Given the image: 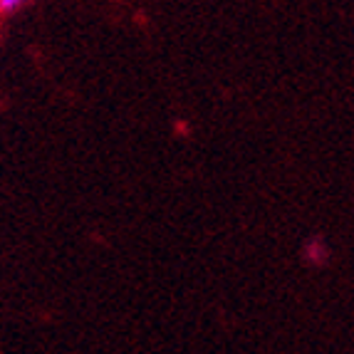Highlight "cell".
<instances>
[{
  "label": "cell",
  "mask_w": 354,
  "mask_h": 354,
  "mask_svg": "<svg viewBox=\"0 0 354 354\" xmlns=\"http://www.w3.org/2000/svg\"><path fill=\"white\" fill-rule=\"evenodd\" d=\"M25 0H0V10H12V8L23 6Z\"/></svg>",
  "instance_id": "obj_1"
}]
</instances>
